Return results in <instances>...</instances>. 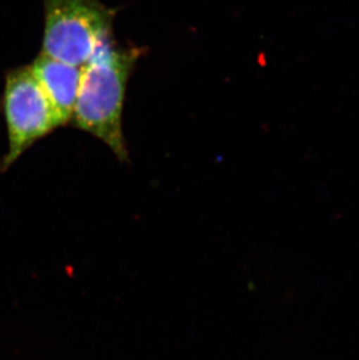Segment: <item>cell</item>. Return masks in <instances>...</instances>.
Here are the masks:
<instances>
[{
  "label": "cell",
  "mask_w": 359,
  "mask_h": 360,
  "mask_svg": "<svg viewBox=\"0 0 359 360\" xmlns=\"http://www.w3.org/2000/svg\"><path fill=\"white\" fill-rule=\"evenodd\" d=\"M141 49L122 47L115 37L103 41L82 67L72 124L106 143L120 161H129L122 132L126 89Z\"/></svg>",
  "instance_id": "obj_1"
},
{
  "label": "cell",
  "mask_w": 359,
  "mask_h": 360,
  "mask_svg": "<svg viewBox=\"0 0 359 360\" xmlns=\"http://www.w3.org/2000/svg\"><path fill=\"white\" fill-rule=\"evenodd\" d=\"M41 54L84 67L103 41L113 38L117 10L101 0H42Z\"/></svg>",
  "instance_id": "obj_2"
},
{
  "label": "cell",
  "mask_w": 359,
  "mask_h": 360,
  "mask_svg": "<svg viewBox=\"0 0 359 360\" xmlns=\"http://www.w3.org/2000/svg\"><path fill=\"white\" fill-rule=\"evenodd\" d=\"M0 110L7 129V152L0 174L30 150L37 141L62 127V122L35 77L31 65L11 69L5 75Z\"/></svg>",
  "instance_id": "obj_3"
},
{
  "label": "cell",
  "mask_w": 359,
  "mask_h": 360,
  "mask_svg": "<svg viewBox=\"0 0 359 360\" xmlns=\"http://www.w3.org/2000/svg\"><path fill=\"white\" fill-rule=\"evenodd\" d=\"M31 67L51 105L54 106L62 126L68 125L72 122L77 102L82 68L41 53Z\"/></svg>",
  "instance_id": "obj_4"
}]
</instances>
